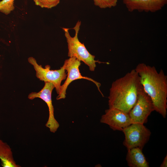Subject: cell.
I'll use <instances>...</instances> for the list:
<instances>
[{"label": "cell", "mask_w": 167, "mask_h": 167, "mask_svg": "<svg viewBox=\"0 0 167 167\" xmlns=\"http://www.w3.org/2000/svg\"><path fill=\"white\" fill-rule=\"evenodd\" d=\"M135 70L145 92L150 98L155 111L165 118L167 109V76L163 70L158 72L154 66L139 63Z\"/></svg>", "instance_id": "6da1fadb"}, {"label": "cell", "mask_w": 167, "mask_h": 167, "mask_svg": "<svg viewBox=\"0 0 167 167\" xmlns=\"http://www.w3.org/2000/svg\"><path fill=\"white\" fill-rule=\"evenodd\" d=\"M142 87L139 75L135 69L116 79L109 89V108L117 109L128 113L136 102Z\"/></svg>", "instance_id": "7a4b0ae2"}, {"label": "cell", "mask_w": 167, "mask_h": 167, "mask_svg": "<svg viewBox=\"0 0 167 167\" xmlns=\"http://www.w3.org/2000/svg\"><path fill=\"white\" fill-rule=\"evenodd\" d=\"M81 24V21H78L73 28L75 32V35L73 37L70 35L68 28H62L67 43L68 56L70 58H76L88 66L90 71H94L96 67V62H105L95 60V56L91 54L87 50L84 44L81 43L79 40L78 34Z\"/></svg>", "instance_id": "3957f363"}, {"label": "cell", "mask_w": 167, "mask_h": 167, "mask_svg": "<svg viewBox=\"0 0 167 167\" xmlns=\"http://www.w3.org/2000/svg\"><path fill=\"white\" fill-rule=\"evenodd\" d=\"M125 135L123 145L127 149L138 148L142 149L148 141L151 133L143 124L132 123L122 131Z\"/></svg>", "instance_id": "277c9868"}, {"label": "cell", "mask_w": 167, "mask_h": 167, "mask_svg": "<svg viewBox=\"0 0 167 167\" xmlns=\"http://www.w3.org/2000/svg\"><path fill=\"white\" fill-rule=\"evenodd\" d=\"M28 60L33 66L37 78L45 82H49L52 84L57 93L58 94L60 92L61 82L66 79L67 76L64 66L63 65L59 69L51 70L49 65H46L44 68L41 65H39L35 59L32 57H29Z\"/></svg>", "instance_id": "5b68a950"}, {"label": "cell", "mask_w": 167, "mask_h": 167, "mask_svg": "<svg viewBox=\"0 0 167 167\" xmlns=\"http://www.w3.org/2000/svg\"><path fill=\"white\" fill-rule=\"evenodd\" d=\"M155 111L152 101L142 87L139 92L135 104L128 113L132 123L143 124L148 116Z\"/></svg>", "instance_id": "8992f818"}, {"label": "cell", "mask_w": 167, "mask_h": 167, "mask_svg": "<svg viewBox=\"0 0 167 167\" xmlns=\"http://www.w3.org/2000/svg\"><path fill=\"white\" fill-rule=\"evenodd\" d=\"M80 65V61L74 57H70L65 60L63 65L67 72L66 78L64 83L61 86L60 92L56 97L57 100L65 99L66 97V90L71 83L75 80L81 79L88 80L93 83L103 96L100 90L101 85L100 83L90 78L81 75L79 70Z\"/></svg>", "instance_id": "52a82bcc"}, {"label": "cell", "mask_w": 167, "mask_h": 167, "mask_svg": "<svg viewBox=\"0 0 167 167\" xmlns=\"http://www.w3.org/2000/svg\"><path fill=\"white\" fill-rule=\"evenodd\" d=\"M45 83V85L41 90L38 92H31L28 95V98L30 100L40 98L46 103L48 108L49 116L45 126L49 129L50 132L55 133L59 126L58 122L54 117V109L52 100V93L55 87L50 82Z\"/></svg>", "instance_id": "ba28073f"}, {"label": "cell", "mask_w": 167, "mask_h": 167, "mask_svg": "<svg viewBox=\"0 0 167 167\" xmlns=\"http://www.w3.org/2000/svg\"><path fill=\"white\" fill-rule=\"evenodd\" d=\"M101 123L108 125L114 131H122L132 122L128 113L115 108H109L100 119Z\"/></svg>", "instance_id": "9c48e42d"}, {"label": "cell", "mask_w": 167, "mask_h": 167, "mask_svg": "<svg viewBox=\"0 0 167 167\" xmlns=\"http://www.w3.org/2000/svg\"><path fill=\"white\" fill-rule=\"evenodd\" d=\"M123 2L129 11L154 12L161 10L167 0H123Z\"/></svg>", "instance_id": "30bf717a"}, {"label": "cell", "mask_w": 167, "mask_h": 167, "mask_svg": "<svg viewBox=\"0 0 167 167\" xmlns=\"http://www.w3.org/2000/svg\"><path fill=\"white\" fill-rule=\"evenodd\" d=\"M142 149L133 148L128 150L126 157L128 166L130 167H149V163L147 161Z\"/></svg>", "instance_id": "8fae6325"}, {"label": "cell", "mask_w": 167, "mask_h": 167, "mask_svg": "<svg viewBox=\"0 0 167 167\" xmlns=\"http://www.w3.org/2000/svg\"><path fill=\"white\" fill-rule=\"evenodd\" d=\"M0 159L3 167H20L14 160L11 149L6 143L0 139Z\"/></svg>", "instance_id": "7c38bea8"}, {"label": "cell", "mask_w": 167, "mask_h": 167, "mask_svg": "<svg viewBox=\"0 0 167 167\" xmlns=\"http://www.w3.org/2000/svg\"><path fill=\"white\" fill-rule=\"evenodd\" d=\"M15 0H2L0 2V11L7 15L15 9Z\"/></svg>", "instance_id": "4fadbf2b"}, {"label": "cell", "mask_w": 167, "mask_h": 167, "mask_svg": "<svg viewBox=\"0 0 167 167\" xmlns=\"http://www.w3.org/2000/svg\"><path fill=\"white\" fill-rule=\"evenodd\" d=\"M60 0H33L35 4L42 8L50 9L56 6Z\"/></svg>", "instance_id": "5bb4252c"}, {"label": "cell", "mask_w": 167, "mask_h": 167, "mask_svg": "<svg viewBox=\"0 0 167 167\" xmlns=\"http://www.w3.org/2000/svg\"><path fill=\"white\" fill-rule=\"evenodd\" d=\"M94 5L101 8H110L115 6L118 0H93Z\"/></svg>", "instance_id": "9a60e30c"}, {"label": "cell", "mask_w": 167, "mask_h": 167, "mask_svg": "<svg viewBox=\"0 0 167 167\" xmlns=\"http://www.w3.org/2000/svg\"><path fill=\"white\" fill-rule=\"evenodd\" d=\"M160 167H167V155L164 158L162 162L160 165Z\"/></svg>", "instance_id": "2e32d148"}, {"label": "cell", "mask_w": 167, "mask_h": 167, "mask_svg": "<svg viewBox=\"0 0 167 167\" xmlns=\"http://www.w3.org/2000/svg\"></svg>", "instance_id": "e0dca14e"}]
</instances>
